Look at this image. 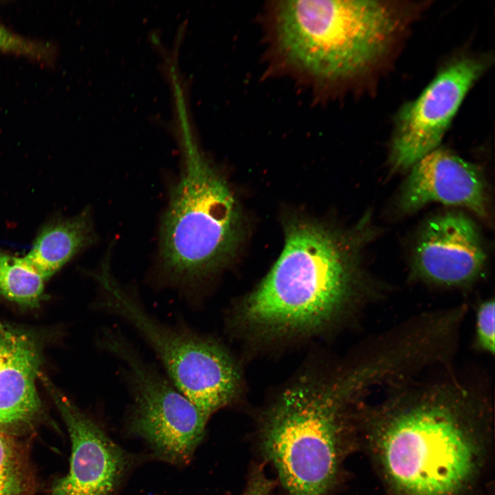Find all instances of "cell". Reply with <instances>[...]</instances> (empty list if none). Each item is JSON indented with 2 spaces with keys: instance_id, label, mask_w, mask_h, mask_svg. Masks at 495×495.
<instances>
[{
  "instance_id": "1",
  "label": "cell",
  "mask_w": 495,
  "mask_h": 495,
  "mask_svg": "<svg viewBox=\"0 0 495 495\" xmlns=\"http://www.w3.org/2000/svg\"><path fill=\"white\" fill-rule=\"evenodd\" d=\"M359 423L388 495H468L489 443L487 398L451 375L389 385Z\"/></svg>"
},
{
  "instance_id": "2",
  "label": "cell",
  "mask_w": 495,
  "mask_h": 495,
  "mask_svg": "<svg viewBox=\"0 0 495 495\" xmlns=\"http://www.w3.org/2000/svg\"><path fill=\"white\" fill-rule=\"evenodd\" d=\"M329 376L302 377L263 414L258 441L287 495H329L353 447L361 400L396 374L392 356L368 347Z\"/></svg>"
},
{
  "instance_id": "3",
  "label": "cell",
  "mask_w": 495,
  "mask_h": 495,
  "mask_svg": "<svg viewBox=\"0 0 495 495\" xmlns=\"http://www.w3.org/2000/svg\"><path fill=\"white\" fill-rule=\"evenodd\" d=\"M348 241L322 226H289L269 273L244 300L243 327L261 338L314 333L379 297Z\"/></svg>"
},
{
  "instance_id": "4",
  "label": "cell",
  "mask_w": 495,
  "mask_h": 495,
  "mask_svg": "<svg viewBox=\"0 0 495 495\" xmlns=\"http://www.w3.org/2000/svg\"><path fill=\"white\" fill-rule=\"evenodd\" d=\"M272 20L281 58L322 83L366 70L397 26L390 8L375 1H283Z\"/></svg>"
},
{
  "instance_id": "5",
  "label": "cell",
  "mask_w": 495,
  "mask_h": 495,
  "mask_svg": "<svg viewBox=\"0 0 495 495\" xmlns=\"http://www.w3.org/2000/svg\"><path fill=\"white\" fill-rule=\"evenodd\" d=\"M184 146V168L162 219L160 256L171 278L192 283L214 272L231 253L239 212L226 182L193 140Z\"/></svg>"
},
{
  "instance_id": "6",
  "label": "cell",
  "mask_w": 495,
  "mask_h": 495,
  "mask_svg": "<svg viewBox=\"0 0 495 495\" xmlns=\"http://www.w3.org/2000/svg\"><path fill=\"white\" fill-rule=\"evenodd\" d=\"M100 307L132 326L158 357L173 384L207 417L230 404L239 375L226 349L215 340L181 325L155 318L105 266L97 274Z\"/></svg>"
},
{
  "instance_id": "7",
  "label": "cell",
  "mask_w": 495,
  "mask_h": 495,
  "mask_svg": "<svg viewBox=\"0 0 495 495\" xmlns=\"http://www.w3.org/2000/svg\"><path fill=\"white\" fill-rule=\"evenodd\" d=\"M101 342L124 365L133 401L129 430L146 442L154 456L175 465L187 463L204 436L209 418L120 333L104 330Z\"/></svg>"
},
{
  "instance_id": "8",
  "label": "cell",
  "mask_w": 495,
  "mask_h": 495,
  "mask_svg": "<svg viewBox=\"0 0 495 495\" xmlns=\"http://www.w3.org/2000/svg\"><path fill=\"white\" fill-rule=\"evenodd\" d=\"M485 64L461 58L441 71L414 101L400 111L390 162L396 170L410 168L439 144L464 97Z\"/></svg>"
},
{
  "instance_id": "9",
  "label": "cell",
  "mask_w": 495,
  "mask_h": 495,
  "mask_svg": "<svg viewBox=\"0 0 495 495\" xmlns=\"http://www.w3.org/2000/svg\"><path fill=\"white\" fill-rule=\"evenodd\" d=\"M45 385L67 427L72 446L68 472L47 495H112L135 461L100 426L63 395Z\"/></svg>"
},
{
  "instance_id": "10",
  "label": "cell",
  "mask_w": 495,
  "mask_h": 495,
  "mask_svg": "<svg viewBox=\"0 0 495 495\" xmlns=\"http://www.w3.org/2000/svg\"><path fill=\"white\" fill-rule=\"evenodd\" d=\"M487 262L476 224L461 212H447L428 220L415 241L412 275L424 283L463 287L477 280Z\"/></svg>"
},
{
  "instance_id": "11",
  "label": "cell",
  "mask_w": 495,
  "mask_h": 495,
  "mask_svg": "<svg viewBox=\"0 0 495 495\" xmlns=\"http://www.w3.org/2000/svg\"><path fill=\"white\" fill-rule=\"evenodd\" d=\"M399 197V209L412 212L432 202L489 215L486 182L477 165L451 151L436 148L411 168Z\"/></svg>"
},
{
  "instance_id": "12",
  "label": "cell",
  "mask_w": 495,
  "mask_h": 495,
  "mask_svg": "<svg viewBox=\"0 0 495 495\" xmlns=\"http://www.w3.org/2000/svg\"><path fill=\"white\" fill-rule=\"evenodd\" d=\"M42 362L40 346L27 333L16 332L0 371V432L21 439L31 433L43 415L36 387Z\"/></svg>"
},
{
  "instance_id": "13",
  "label": "cell",
  "mask_w": 495,
  "mask_h": 495,
  "mask_svg": "<svg viewBox=\"0 0 495 495\" xmlns=\"http://www.w3.org/2000/svg\"><path fill=\"white\" fill-rule=\"evenodd\" d=\"M94 239L90 214L84 211L45 227L24 258L46 280Z\"/></svg>"
},
{
  "instance_id": "14",
  "label": "cell",
  "mask_w": 495,
  "mask_h": 495,
  "mask_svg": "<svg viewBox=\"0 0 495 495\" xmlns=\"http://www.w3.org/2000/svg\"><path fill=\"white\" fill-rule=\"evenodd\" d=\"M45 278L24 257L0 252V293L22 306L38 305Z\"/></svg>"
},
{
  "instance_id": "15",
  "label": "cell",
  "mask_w": 495,
  "mask_h": 495,
  "mask_svg": "<svg viewBox=\"0 0 495 495\" xmlns=\"http://www.w3.org/2000/svg\"><path fill=\"white\" fill-rule=\"evenodd\" d=\"M35 478L21 439L0 432V495H33Z\"/></svg>"
},
{
  "instance_id": "16",
  "label": "cell",
  "mask_w": 495,
  "mask_h": 495,
  "mask_svg": "<svg viewBox=\"0 0 495 495\" xmlns=\"http://www.w3.org/2000/svg\"><path fill=\"white\" fill-rule=\"evenodd\" d=\"M0 52L24 55L38 60H49L54 50L50 43L20 36L0 23Z\"/></svg>"
},
{
  "instance_id": "17",
  "label": "cell",
  "mask_w": 495,
  "mask_h": 495,
  "mask_svg": "<svg viewBox=\"0 0 495 495\" xmlns=\"http://www.w3.org/2000/svg\"><path fill=\"white\" fill-rule=\"evenodd\" d=\"M495 302L493 298L479 303L476 311L474 346L481 352L494 353Z\"/></svg>"
},
{
  "instance_id": "18",
  "label": "cell",
  "mask_w": 495,
  "mask_h": 495,
  "mask_svg": "<svg viewBox=\"0 0 495 495\" xmlns=\"http://www.w3.org/2000/svg\"><path fill=\"white\" fill-rule=\"evenodd\" d=\"M276 482L270 478L261 465L252 468L241 495H270Z\"/></svg>"
},
{
  "instance_id": "19",
  "label": "cell",
  "mask_w": 495,
  "mask_h": 495,
  "mask_svg": "<svg viewBox=\"0 0 495 495\" xmlns=\"http://www.w3.org/2000/svg\"><path fill=\"white\" fill-rule=\"evenodd\" d=\"M16 332V329L0 323V371L10 352Z\"/></svg>"
},
{
  "instance_id": "20",
  "label": "cell",
  "mask_w": 495,
  "mask_h": 495,
  "mask_svg": "<svg viewBox=\"0 0 495 495\" xmlns=\"http://www.w3.org/2000/svg\"><path fill=\"white\" fill-rule=\"evenodd\" d=\"M150 38L154 44L159 45L160 38L155 32H153L150 34Z\"/></svg>"
}]
</instances>
